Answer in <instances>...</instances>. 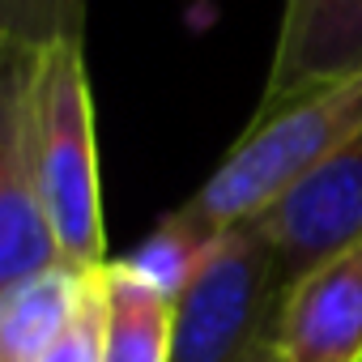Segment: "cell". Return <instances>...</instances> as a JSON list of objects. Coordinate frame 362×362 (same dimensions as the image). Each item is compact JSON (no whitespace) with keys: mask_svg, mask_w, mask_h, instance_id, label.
Returning a JSON list of instances; mask_svg holds the SVG:
<instances>
[{"mask_svg":"<svg viewBox=\"0 0 362 362\" xmlns=\"http://www.w3.org/2000/svg\"><path fill=\"white\" fill-rule=\"evenodd\" d=\"M358 132H362V73L341 86L315 90L273 115H256L252 128L218 162V170L162 222L184 230L197 243H209L214 235L264 214L277 197H286L303 175L328 162Z\"/></svg>","mask_w":362,"mask_h":362,"instance_id":"6da1fadb","label":"cell"},{"mask_svg":"<svg viewBox=\"0 0 362 362\" xmlns=\"http://www.w3.org/2000/svg\"><path fill=\"white\" fill-rule=\"evenodd\" d=\"M286 277L260 222L214 235L175 294L170 362H252L273 345Z\"/></svg>","mask_w":362,"mask_h":362,"instance_id":"7a4b0ae2","label":"cell"},{"mask_svg":"<svg viewBox=\"0 0 362 362\" xmlns=\"http://www.w3.org/2000/svg\"><path fill=\"white\" fill-rule=\"evenodd\" d=\"M39 158L47 214L69 269L94 273L107 256L103 184H98V136L94 98L86 73V43H60L43 52L39 69Z\"/></svg>","mask_w":362,"mask_h":362,"instance_id":"3957f363","label":"cell"},{"mask_svg":"<svg viewBox=\"0 0 362 362\" xmlns=\"http://www.w3.org/2000/svg\"><path fill=\"white\" fill-rule=\"evenodd\" d=\"M39 69L43 56L0 52V290L64 264L39 158Z\"/></svg>","mask_w":362,"mask_h":362,"instance_id":"277c9868","label":"cell"},{"mask_svg":"<svg viewBox=\"0 0 362 362\" xmlns=\"http://www.w3.org/2000/svg\"><path fill=\"white\" fill-rule=\"evenodd\" d=\"M252 222H260V230L269 235L286 290L315 264L362 243V132L349 136L328 162L303 175Z\"/></svg>","mask_w":362,"mask_h":362,"instance_id":"5b68a950","label":"cell"},{"mask_svg":"<svg viewBox=\"0 0 362 362\" xmlns=\"http://www.w3.org/2000/svg\"><path fill=\"white\" fill-rule=\"evenodd\" d=\"M362 73V0H286L256 115Z\"/></svg>","mask_w":362,"mask_h":362,"instance_id":"8992f818","label":"cell"},{"mask_svg":"<svg viewBox=\"0 0 362 362\" xmlns=\"http://www.w3.org/2000/svg\"><path fill=\"white\" fill-rule=\"evenodd\" d=\"M273 349L281 362H362V243L286 290Z\"/></svg>","mask_w":362,"mask_h":362,"instance_id":"52a82bcc","label":"cell"},{"mask_svg":"<svg viewBox=\"0 0 362 362\" xmlns=\"http://www.w3.org/2000/svg\"><path fill=\"white\" fill-rule=\"evenodd\" d=\"M94 273L56 264L0 290V362H39L77 320Z\"/></svg>","mask_w":362,"mask_h":362,"instance_id":"ba28073f","label":"cell"},{"mask_svg":"<svg viewBox=\"0 0 362 362\" xmlns=\"http://www.w3.org/2000/svg\"><path fill=\"white\" fill-rule=\"evenodd\" d=\"M103 286V362H170L175 298L124 256L107 260Z\"/></svg>","mask_w":362,"mask_h":362,"instance_id":"9c48e42d","label":"cell"},{"mask_svg":"<svg viewBox=\"0 0 362 362\" xmlns=\"http://www.w3.org/2000/svg\"><path fill=\"white\" fill-rule=\"evenodd\" d=\"M86 43V0H0V52L43 56Z\"/></svg>","mask_w":362,"mask_h":362,"instance_id":"30bf717a","label":"cell"},{"mask_svg":"<svg viewBox=\"0 0 362 362\" xmlns=\"http://www.w3.org/2000/svg\"><path fill=\"white\" fill-rule=\"evenodd\" d=\"M103 269H107V264H103ZM103 269L90 277V290H86V303H81L77 320L64 328V337H60L39 362H103V307H107Z\"/></svg>","mask_w":362,"mask_h":362,"instance_id":"8fae6325","label":"cell"},{"mask_svg":"<svg viewBox=\"0 0 362 362\" xmlns=\"http://www.w3.org/2000/svg\"><path fill=\"white\" fill-rule=\"evenodd\" d=\"M252 362H281V358H277V349H273V345H264V349H260Z\"/></svg>","mask_w":362,"mask_h":362,"instance_id":"7c38bea8","label":"cell"}]
</instances>
